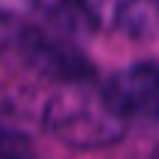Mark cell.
Here are the masks:
<instances>
[{
	"instance_id": "6",
	"label": "cell",
	"mask_w": 159,
	"mask_h": 159,
	"mask_svg": "<svg viewBox=\"0 0 159 159\" xmlns=\"http://www.w3.org/2000/svg\"><path fill=\"white\" fill-rule=\"evenodd\" d=\"M0 159H34V151L24 135L0 130Z\"/></svg>"
},
{
	"instance_id": "7",
	"label": "cell",
	"mask_w": 159,
	"mask_h": 159,
	"mask_svg": "<svg viewBox=\"0 0 159 159\" xmlns=\"http://www.w3.org/2000/svg\"><path fill=\"white\" fill-rule=\"evenodd\" d=\"M146 159H159V146H157V148H154V151H151V154H148V157H146Z\"/></svg>"
},
{
	"instance_id": "5",
	"label": "cell",
	"mask_w": 159,
	"mask_h": 159,
	"mask_svg": "<svg viewBox=\"0 0 159 159\" xmlns=\"http://www.w3.org/2000/svg\"><path fill=\"white\" fill-rule=\"evenodd\" d=\"M114 29L133 40L159 37V0H122L114 11Z\"/></svg>"
},
{
	"instance_id": "2",
	"label": "cell",
	"mask_w": 159,
	"mask_h": 159,
	"mask_svg": "<svg viewBox=\"0 0 159 159\" xmlns=\"http://www.w3.org/2000/svg\"><path fill=\"white\" fill-rule=\"evenodd\" d=\"M24 64L37 74L58 82H90L93 66L82 51L64 34H51L43 29H24L16 37Z\"/></svg>"
},
{
	"instance_id": "4",
	"label": "cell",
	"mask_w": 159,
	"mask_h": 159,
	"mask_svg": "<svg viewBox=\"0 0 159 159\" xmlns=\"http://www.w3.org/2000/svg\"><path fill=\"white\" fill-rule=\"evenodd\" d=\"M45 21L58 29L64 37H88L98 29V19L88 0H32Z\"/></svg>"
},
{
	"instance_id": "3",
	"label": "cell",
	"mask_w": 159,
	"mask_h": 159,
	"mask_svg": "<svg viewBox=\"0 0 159 159\" xmlns=\"http://www.w3.org/2000/svg\"><path fill=\"white\" fill-rule=\"evenodd\" d=\"M106 98L122 117L159 122V64L138 61L111 74L103 88Z\"/></svg>"
},
{
	"instance_id": "1",
	"label": "cell",
	"mask_w": 159,
	"mask_h": 159,
	"mask_svg": "<svg viewBox=\"0 0 159 159\" xmlns=\"http://www.w3.org/2000/svg\"><path fill=\"white\" fill-rule=\"evenodd\" d=\"M43 127L64 146L90 151L117 143L127 130V119L103 90L88 82H66L45 103Z\"/></svg>"
}]
</instances>
